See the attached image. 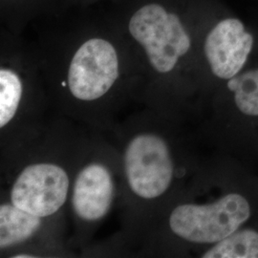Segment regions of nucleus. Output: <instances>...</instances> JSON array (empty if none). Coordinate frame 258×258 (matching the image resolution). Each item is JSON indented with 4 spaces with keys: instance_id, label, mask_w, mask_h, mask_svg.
I'll use <instances>...</instances> for the list:
<instances>
[{
    "instance_id": "obj_1",
    "label": "nucleus",
    "mask_w": 258,
    "mask_h": 258,
    "mask_svg": "<svg viewBox=\"0 0 258 258\" xmlns=\"http://www.w3.org/2000/svg\"><path fill=\"white\" fill-rule=\"evenodd\" d=\"M127 29L159 74L173 71L191 46L181 19L159 3H148L136 10L129 19Z\"/></svg>"
},
{
    "instance_id": "obj_2",
    "label": "nucleus",
    "mask_w": 258,
    "mask_h": 258,
    "mask_svg": "<svg viewBox=\"0 0 258 258\" xmlns=\"http://www.w3.org/2000/svg\"><path fill=\"white\" fill-rule=\"evenodd\" d=\"M250 216L248 201L230 194L211 204H183L172 211L169 227L178 237L198 244H212L237 231Z\"/></svg>"
},
{
    "instance_id": "obj_3",
    "label": "nucleus",
    "mask_w": 258,
    "mask_h": 258,
    "mask_svg": "<svg viewBox=\"0 0 258 258\" xmlns=\"http://www.w3.org/2000/svg\"><path fill=\"white\" fill-rule=\"evenodd\" d=\"M123 167L129 189L145 201L164 195L173 180L170 149L155 133L142 132L129 140L124 148Z\"/></svg>"
},
{
    "instance_id": "obj_4",
    "label": "nucleus",
    "mask_w": 258,
    "mask_h": 258,
    "mask_svg": "<svg viewBox=\"0 0 258 258\" xmlns=\"http://www.w3.org/2000/svg\"><path fill=\"white\" fill-rule=\"evenodd\" d=\"M120 77V58L109 40L91 37L78 47L67 71V87L83 102H97L110 91Z\"/></svg>"
},
{
    "instance_id": "obj_5",
    "label": "nucleus",
    "mask_w": 258,
    "mask_h": 258,
    "mask_svg": "<svg viewBox=\"0 0 258 258\" xmlns=\"http://www.w3.org/2000/svg\"><path fill=\"white\" fill-rule=\"evenodd\" d=\"M70 178L63 167L53 163H37L24 167L10 192L14 206L38 217L55 214L64 205Z\"/></svg>"
},
{
    "instance_id": "obj_6",
    "label": "nucleus",
    "mask_w": 258,
    "mask_h": 258,
    "mask_svg": "<svg viewBox=\"0 0 258 258\" xmlns=\"http://www.w3.org/2000/svg\"><path fill=\"white\" fill-rule=\"evenodd\" d=\"M252 45L253 37L239 19H227L208 34L204 51L212 73L222 80H230L246 63Z\"/></svg>"
},
{
    "instance_id": "obj_7",
    "label": "nucleus",
    "mask_w": 258,
    "mask_h": 258,
    "mask_svg": "<svg viewBox=\"0 0 258 258\" xmlns=\"http://www.w3.org/2000/svg\"><path fill=\"white\" fill-rule=\"evenodd\" d=\"M115 195L114 177L108 166L91 162L75 178L72 208L75 215L86 223L102 220L110 212Z\"/></svg>"
},
{
    "instance_id": "obj_8",
    "label": "nucleus",
    "mask_w": 258,
    "mask_h": 258,
    "mask_svg": "<svg viewBox=\"0 0 258 258\" xmlns=\"http://www.w3.org/2000/svg\"><path fill=\"white\" fill-rule=\"evenodd\" d=\"M42 217L20 210L12 203L0 206V248L9 249L32 238L43 224Z\"/></svg>"
},
{
    "instance_id": "obj_9",
    "label": "nucleus",
    "mask_w": 258,
    "mask_h": 258,
    "mask_svg": "<svg viewBox=\"0 0 258 258\" xmlns=\"http://www.w3.org/2000/svg\"><path fill=\"white\" fill-rule=\"evenodd\" d=\"M204 258H258V232L234 231L206 251Z\"/></svg>"
},
{
    "instance_id": "obj_10",
    "label": "nucleus",
    "mask_w": 258,
    "mask_h": 258,
    "mask_svg": "<svg viewBox=\"0 0 258 258\" xmlns=\"http://www.w3.org/2000/svg\"><path fill=\"white\" fill-rule=\"evenodd\" d=\"M23 96V83L14 69H0V127H6L15 119Z\"/></svg>"
},
{
    "instance_id": "obj_11",
    "label": "nucleus",
    "mask_w": 258,
    "mask_h": 258,
    "mask_svg": "<svg viewBox=\"0 0 258 258\" xmlns=\"http://www.w3.org/2000/svg\"><path fill=\"white\" fill-rule=\"evenodd\" d=\"M236 106L248 116H258V69L236 75L228 82Z\"/></svg>"
},
{
    "instance_id": "obj_12",
    "label": "nucleus",
    "mask_w": 258,
    "mask_h": 258,
    "mask_svg": "<svg viewBox=\"0 0 258 258\" xmlns=\"http://www.w3.org/2000/svg\"><path fill=\"white\" fill-rule=\"evenodd\" d=\"M14 258H29V257H36V255L34 254H29V253H19L17 255H14Z\"/></svg>"
}]
</instances>
